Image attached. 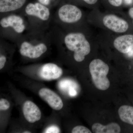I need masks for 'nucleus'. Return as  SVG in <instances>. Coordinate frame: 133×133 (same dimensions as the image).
Instances as JSON below:
<instances>
[{"label": "nucleus", "instance_id": "aec40b11", "mask_svg": "<svg viewBox=\"0 0 133 133\" xmlns=\"http://www.w3.org/2000/svg\"><path fill=\"white\" fill-rule=\"evenodd\" d=\"M84 2L89 5H94L98 2V0H82Z\"/></svg>", "mask_w": 133, "mask_h": 133}, {"label": "nucleus", "instance_id": "b1692460", "mask_svg": "<svg viewBox=\"0 0 133 133\" xmlns=\"http://www.w3.org/2000/svg\"><path fill=\"white\" fill-rule=\"evenodd\" d=\"M23 133H31V132H30V131H24V132H23Z\"/></svg>", "mask_w": 133, "mask_h": 133}, {"label": "nucleus", "instance_id": "39448f33", "mask_svg": "<svg viewBox=\"0 0 133 133\" xmlns=\"http://www.w3.org/2000/svg\"><path fill=\"white\" fill-rule=\"evenodd\" d=\"M47 49V46L43 43L33 45L28 42H24L22 44L19 51L23 56L33 59L40 57Z\"/></svg>", "mask_w": 133, "mask_h": 133}, {"label": "nucleus", "instance_id": "0eeeda50", "mask_svg": "<svg viewBox=\"0 0 133 133\" xmlns=\"http://www.w3.org/2000/svg\"><path fill=\"white\" fill-rule=\"evenodd\" d=\"M22 110L24 118L29 123H35L41 118V110L32 101L28 100L25 101L23 105Z\"/></svg>", "mask_w": 133, "mask_h": 133}, {"label": "nucleus", "instance_id": "6ab92c4d", "mask_svg": "<svg viewBox=\"0 0 133 133\" xmlns=\"http://www.w3.org/2000/svg\"><path fill=\"white\" fill-rule=\"evenodd\" d=\"M6 62V58L3 55H1L0 56V70L3 69Z\"/></svg>", "mask_w": 133, "mask_h": 133}, {"label": "nucleus", "instance_id": "f257e3e1", "mask_svg": "<svg viewBox=\"0 0 133 133\" xmlns=\"http://www.w3.org/2000/svg\"><path fill=\"white\" fill-rule=\"evenodd\" d=\"M64 42L67 49L74 52V58L77 62H83L90 52V43L83 33H69L65 37Z\"/></svg>", "mask_w": 133, "mask_h": 133}, {"label": "nucleus", "instance_id": "f8f14e48", "mask_svg": "<svg viewBox=\"0 0 133 133\" xmlns=\"http://www.w3.org/2000/svg\"><path fill=\"white\" fill-rule=\"evenodd\" d=\"M26 0H0V12L6 13L21 8Z\"/></svg>", "mask_w": 133, "mask_h": 133}, {"label": "nucleus", "instance_id": "9d476101", "mask_svg": "<svg viewBox=\"0 0 133 133\" xmlns=\"http://www.w3.org/2000/svg\"><path fill=\"white\" fill-rule=\"evenodd\" d=\"M1 26L3 28L11 27L17 33H22L25 29L22 18L18 16L12 15L2 18L0 21Z\"/></svg>", "mask_w": 133, "mask_h": 133}, {"label": "nucleus", "instance_id": "2eb2a0df", "mask_svg": "<svg viewBox=\"0 0 133 133\" xmlns=\"http://www.w3.org/2000/svg\"><path fill=\"white\" fill-rule=\"evenodd\" d=\"M72 133H91V132L88 128L84 126H77L72 129Z\"/></svg>", "mask_w": 133, "mask_h": 133}, {"label": "nucleus", "instance_id": "423d86ee", "mask_svg": "<svg viewBox=\"0 0 133 133\" xmlns=\"http://www.w3.org/2000/svg\"><path fill=\"white\" fill-rule=\"evenodd\" d=\"M38 94L41 98L47 102L52 109L59 111L63 108V103L62 99L50 89L41 88L38 92Z\"/></svg>", "mask_w": 133, "mask_h": 133}, {"label": "nucleus", "instance_id": "412c9836", "mask_svg": "<svg viewBox=\"0 0 133 133\" xmlns=\"http://www.w3.org/2000/svg\"><path fill=\"white\" fill-rule=\"evenodd\" d=\"M41 4L44 5H48L49 4L50 0H38Z\"/></svg>", "mask_w": 133, "mask_h": 133}, {"label": "nucleus", "instance_id": "f03ea898", "mask_svg": "<svg viewBox=\"0 0 133 133\" xmlns=\"http://www.w3.org/2000/svg\"><path fill=\"white\" fill-rule=\"evenodd\" d=\"M89 68L95 87L101 90H107L110 85L107 77L109 71L108 65L101 59H95L91 62Z\"/></svg>", "mask_w": 133, "mask_h": 133}, {"label": "nucleus", "instance_id": "f3484780", "mask_svg": "<svg viewBox=\"0 0 133 133\" xmlns=\"http://www.w3.org/2000/svg\"><path fill=\"white\" fill-rule=\"evenodd\" d=\"M60 132V130L56 126H50L46 129L44 133H57Z\"/></svg>", "mask_w": 133, "mask_h": 133}, {"label": "nucleus", "instance_id": "20e7f679", "mask_svg": "<svg viewBox=\"0 0 133 133\" xmlns=\"http://www.w3.org/2000/svg\"><path fill=\"white\" fill-rule=\"evenodd\" d=\"M103 23L107 28L116 33H124L129 28L127 22L114 15L105 16L103 17Z\"/></svg>", "mask_w": 133, "mask_h": 133}, {"label": "nucleus", "instance_id": "a211bd4d", "mask_svg": "<svg viewBox=\"0 0 133 133\" xmlns=\"http://www.w3.org/2000/svg\"><path fill=\"white\" fill-rule=\"evenodd\" d=\"M108 1L109 4L113 6L118 7L121 6L123 0H108Z\"/></svg>", "mask_w": 133, "mask_h": 133}, {"label": "nucleus", "instance_id": "6e6552de", "mask_svg": "<svg viewBox=\"0 0 133 133\" xmlns=\"http://www.w3.org/2000/svg\"><path fill=\"white\" fill-rule=\"evenodd\" d=\"M25 12L29 15L37 17L43 21L48 20L50 16L49 9L39 3H29L25 8Z\"/></svg>", "mask_w": 133, "mask_h": 133}, {"label": "nucleus", "instance_id": "4468645a", "mask_svg": "<svg viewBox=\"0 0 133 133\" xmlns=\"http://www.w3.org/2000/svg\"><path fill=\"white\" fill-rule=\"evenodd\" d=\"M118 113L122 121L133 125V107L124 105L119 108Z\"/></svg>", "mask_w": 133, "mask_h": 133}, {"label": "nucleus", "instance_id": "393cba45", "mask_svg": "<svg viewBox=\"0 0 133 133\" xmlns=\"http://www.w3.org/2000/svg\"></svg>", "mask_w": 133, "mask_h": 133}, {"label": "nucleus", "instance_id": "9b49d317", "mask_svg": "<svg viewBox=\"0 0 133 133\" xmlns=\"http://www.w3.org/2000/svg\"><path fill=\"white\" fill-rule=\"evenodd\" d=\"M115 48L119 52L128 53L133 49V35H126L118 37L114 42Z\"/></svg>", "mask_w": 133, "mask_h": 133}, {"label": "nucleus", "instance_id": "7ed1b4c3", "mask_svg": "<svg viewBox=\"0 0 133 133\" xmlns=\"http://www.w3.org/2000/svg\"><path fill=\"white\" fill-rule=\"evenodd\" d=\"M59 19L67 23L77 22L81 19L82 13L81 10L75 5L66 4L61 7L58 12Z\"/></svg>", "mask_w": 133, "mask_h": 133}, {"label": "nucleus", "instance_id": "1a4fd4ad", "mask_svg": "<svg viewBox=\"0 0 133 133\" xmlns=\"http://www.w3.org/2000/svg\"><path fill=\"white\" fill-rule=\"evenodd\" d=\"M63 73L62 68L52 63L44 65L39 72L41 77L48 80L57 79L62 76Z\"/></svg>", "mask_w": 133, "mask_h": 133}, {"label": "nucleus", "instance_id": "4be33fe9", "mask_svg": "<svg viewBox=\"0 0 133 133\" xmlns=\"http://www.w3.org/2000/svg\"><path fill=\"white\" fill-rule=\"evenodd\" d=\"M69 94L71 96H75L77 94V92L75 90L73 89H71L70 90L69 92Z\"/></svg>", "mask_w": 133, "mask_h": 133}, {"label": "nucleus", "instance_id": "ddd939ff", "mask_svg": "<svg viewBox=\"0 0 133 133\" xmlns=\"http://www.w3.org/2000/svg\"><path fill=\"white\" fill-rule=\"evenodd\" d=\"M92 132L95 133H119L121 128L118 124L112 123L107 125L99 123H95L92 127Z\"/></svg>", "mask_w": 133, "mask_h": 133}, {"label": "nucleus", "instance_id": "5701e85b", "mask_svg": "<svg viewBox=\"0 0 133 133\" xmlns=\"http://www.w3.org/2000/svg\"><path fill=\"white\" fill-rule=\"evenodd\" d=\"M129 15L131 18L133 19V8H131L129 10Z\"/></svg>", "mask_w": 133, "mask_h": 133}, {"label": "nucleus", "instance_id": "dca6fc26", "mask_svg": "<svg viewBox=\"0 0 133 133\" xmlns=\"http://www.w3.org/2000/svg\"><path fill=\"white\" fill-rule=\"evenodd\" d=\"M10 104L9 101L5 98L0 99V110L1 111H6L9 109Z\"/></svg>", "mask_w": 133, "mask_h": 133}]
</instances>
